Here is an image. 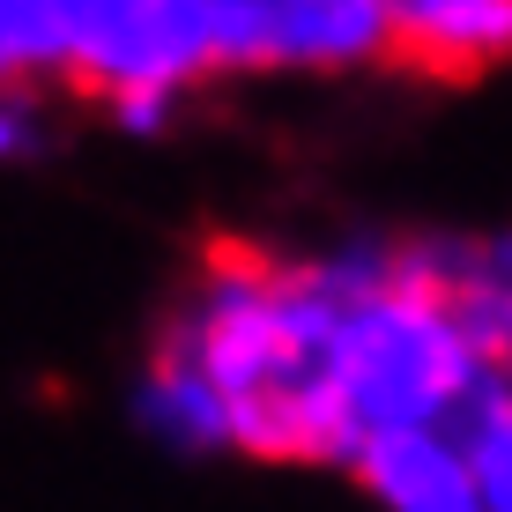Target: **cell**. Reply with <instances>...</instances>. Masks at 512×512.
<instances>
[{
    "instance_id": "4",
    "label": "cell",
    "mask_w": 512,
    "mask_h": 512,
    "mask_svg": "<svg viewBox=\"0 0 512 512\" xmlns=\"http://www.w3.org/2000/svg\"><path fill=\"white\" fill-rule=\"evenodd\" d=\"M423 253L483 372L512 386V238H423Z\"/></svg>"
},
{
    "instance_id": "3",
    "label": "cell",
    "mask_w": 512,
    "mask_h": 512,
    "mask_svg": "<svg viewBox=\"0 0 512 512\" xmlns=\"http://www.w3.org/2000/svg\"><path fill=\"white\" fill-rule=\"evenodd\" d=\"M394 60L423 75H483L512 60V0H386Z\"/></svg>"
},
{
    "instance_id": "6",
    "label": "cell",
    "mask_w": 512,
    "mask_h": 512,
    "mask_svg": "<svg viewBox=\"0 0 512 512\" xmlns=\"http://www.w3.org/2000/svg\"><path fill=\"white\" fill-rule=\"evenodd\" d=\"M446 438L468 453V475H475L483 512H512V386L490 379L483 394H475V409L453 423Z\"/></svg>"
},
{
    "instance_id": "5",
    "label": "cell",
    "mask_w": 512,
    "mask_h": 512,
    "mask_svg": "<svg viewBox=\"0 0 512 512\" xmlns=\"http://www.w3.org/2000/svg\"><path fill=\"white\" fill-rule=\"evenodd\" d=\"M364 490L386 505V512H483L475 498V475H468V453L453 446L446 431H401V438H379L349 461Z\"/></svg>"
},
{
    "instance_id": "7",
    "label": "cell",
    "mask_w": 512,
    "mask_h": 512,
    "mask_svg": "<svg viewBox=\"0 0 512 512\" xmlns=\"http://www.w3.org/2000/svg\"><path fill=\"white\" fill-rule=\"evenodd\" d=\"M45 149H52V97L0 90V164H38Z\"/></svg>"
},
{
    "instance_id": "2",
    "label": "cell",
    "mask_w": 512,
    "mask_h": 512,
    "mask_svg": "<svg viewBox=\"0 0 512 512\" xmlns=\"http://www.w3.org/2000/svg\"><path fill=\"white\" fill-rule=\"evenodd\" d=\"M216 75H357L394 60L386 0H208Z\"/></svg>"
},
{
    "instance_id": "1",
    "label": "cell",
    "mask_w": 512,
    "mask_h": 512,
    "mask_svg": "<svg viewBox=\"0 0 512 512\" xmlns=\"http://www.w3.org/2000/svg\"><path fill=\"white\" fill-rule=\"evenodd\" d=\"M364 245L312 260L216 253L156 334L134 409L179 453L334 461V372Z\"/></svg>"
}]
</instances>
